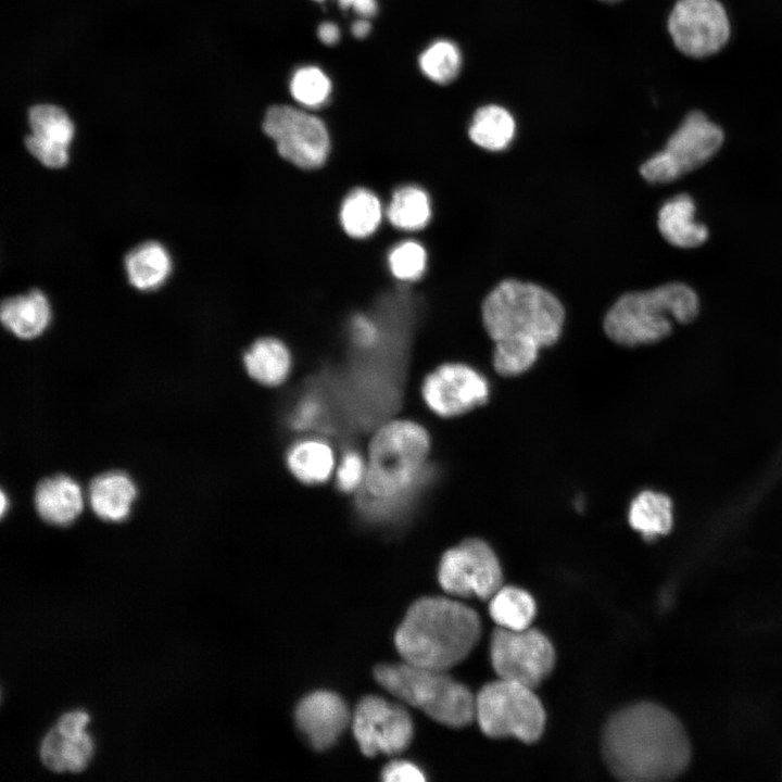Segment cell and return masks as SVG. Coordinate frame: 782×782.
<instances>
[{
    "instance_id": "6da1fadb",
    "label": "cell",
    "mask_w": 782,
    "mask_h": 782,
    "mask_svg": "<svg viewBox=\"0 0 782 782\" xmlns=\"http://www.w3.org/2000/svg\"><path fill=\"white\" fill-rule=\"evenodd\" d=\"M602 754L619 780H670L689 765L691 746L681 722L666 708L638 703L613 714L602 732Z\"/></svg>"
},
{
    "instance_id": "7a4b0ae2",
    "label": "cell",
    "mask_w": 782,
    "mask_h": 782,
    "mask_svg": "<svg viewBox=\"0 0 782 782\" xmlns=\"http://www.w3.org/2000/svg\"><path fill=\"white\" fill-rule=\"evenodd\" d=\"M481 635L479 615L466 604L443 596H426L411 605L394 644L404 661L447 670L463 661Z\"/></svg>"
},
{
    "instance_id": "3957f363",
    "label": "cell",
    "mask_w": 782,
    "mask_h": 782,
    "mask_svg": "<svg viewBox=\"0 0 782 782\" xmlns=\"http://www.w3.org/2000/svg\"><path fill=\"white\" fill-rule=\"evenodd\" d=\"M698 312L696 292L685 283L670 282L621 295L607 312L604 330L622 345L649 344L666 338L673 320L691 323Z\"/></svg>"
},
{
    "instance_id": "277c9868",
    "label": "cell",
    "mask_w": 782,
    "mask_h": 782,
    "mask_svg": "<svg viewBox=\"0 0 782 782\" xmlns=\"http://www.w3.org/2000/svg\"><path fill=\"white\" fill-rule=\"evenodd\" d=\"M482 321L495 342L509 337L534 340L541 348L557 341L564 324V308L544 288L515 279L500 282L482 303Z\"/></svg>"
},
{
    "instance_id": "5b68a950",
    "label": "cell",
    "mask_w": 782,
    "mask_h": 782,
    "mask_svg": "<svg viewBox=\"0 0 782 782\" xmlns=\"http://www.w3.org/2000/svg\"><path fill=\"white\" fill-rule=\"evenodd\" d=\"M430 451L427 430L411 419L381 425L369 441L364 488L371 499L399 497L420 477Z\"/></svg>"
},
{
    "instance_id": "8992f818",
    "label": "cell",
    "mask_w": 782,
    "mask_h": 782,
    "mask_svg": "<svg viewBox=\"0 0 782 782\" xmlns=\"http://www.w3.org/2000/svg\"><path fill=\"white\" fill-rule=\"evenodd\" d=\"M374 673L389 693L444 726L463 728L476 717V696L446 670L403 661L379 665Z\"/></svg>"
},
{
    "instance_id": "52a82bcc",
    "label": "cell",
    "mask_w": 782,
    "mask_h": 782,
    "mask_svg": "<svg viewBox=\"0 0 782 782\" xmlns=\"http://www.w3.org/2000/svg\"><path fill=\"white\" fill-rule=\"evenodd\" d=\"M475 719L487 736L533 743L544 731L545 710L533 689L499 678L476 695Z\"/></svg>"
},
{
    "instance_id": "ba28073f",
    "label": "cell",
    "mask_w": 782,
    "mask_h": 782,
    "mask_svg": "<svg viewBox=\"0 0 782 782\" xmlns=\"http://www.w3.org/2000/svg\"><path fill=\"white\" fill-rule=\"evenodd\" d=\"M722 129L702 112H691L670 136L664 150L640 167L649 182H671L707 163L721 148Z\"/></svg>"
},
{
    "instance_id": "9c48e42d",
    "label": "cell",
    "mask_w": 782,
    "mask_h": 782,
    "mask_svg": "<svg viewBox=\"0 0 782 782\" xmlns=\"http://www.w3.org/2000/svg\"><path fill=\"white\" fill-rule=\"evenodd\" d=\"M263 131L275 143L278 155L303 171H314L330 156V136L317 116L287 104L272 105L263 119Z\"/></svg>"
},
{
    "instance_id": "30bf717a",
    "label": "cell",
    "mask_w": 782,
    "mask_h": 782,
    "mask_svg": "<svg viewBox=\"0 0 782 782\" xmlns=\"http://www.w3.org/2000/svg\"><path fill=\"white\" fill-rule=\"evenodd\" d=\"M492 667L501 679L537 689L555 666V651L544 633L496 627L490 640Z\"/></svg>"
},
{
    "instance_id": "8fae6325",
    "label": "cell",
    "mask_w": 782,
    "mask_h": 782,
    "mask_svg": "<svg viewBox=\"0 0 782 782\" xmlns=\"http://www.w3.org/2000/svg\"><path fill=\"white\" fill-rule=\"evenodd\" d=\"M438 579L450 595L489 601L502 586L503 575L493 550L480 539H467L447 550Z\"/></svg>"
},
{
    "instance_id": "7c38bea8",
    "label": "cell",
    "mask_w": 782,
    "mask_h": 782,
    "mask_svg": "<svg viewBox=\"0 0 782 782\" xmlns=\"http://www.w3.org/2000/svg\"><path fill=\"white\" fill-rule=\"evenodd\" d=\"M668 30L682 53L705 58L727 43L730 23L718 0H678L668 18Z\"/></svg>"
},
{
    "instance_id": "4fadbf2b",
    "label": "cell",
    "mask_w": 782,
    "mask_h": 782,
    "mask_svg": "<svg viewBox=\"0 0 782 782\" xmlns=\"http://www.w3.org/2000/svg\"><path fill=\"white\" fill-rule=\"evenodd\" d=\"M352 730L362 753L374 757L379 753L403 752L413 737V722L400 705L382 697H363L352 716Z\"/></svg>"
},
{
    "instance_id": "5bb4252c",
    "label": "cell",
    "mask_w": 782,
    "mask_h": 782,
    "mask_svg": "<svg viewBox=\"0 0 782 782\" xmlns=\"http://www.w3.org/2000/svg\"><path fill=\"white\" fill-rule=\"evenodd\" d=\"M421 395L434 414L454 417L484 403L489 395V383L470 366L449 363L426 376Z\"/></svg>"
},
{
    "instance_id": "9a60e30c",
    "label": "cell",
    "mask_w": 782,
    "mask_h": 782,
    "mask_svg": "<svg viewBox=\"0 0 782 782\" xmlns=\"http://www.w3.org/2000/svg\"><path fill=\"white\" fill-rule=\"evenodd\" d=\"M89 716L84 710L64 714L45 736L40 758L55 772H79L93 755V741L86 731Z\"/></svg>"
},
{
    "instance_id": "2e32d148",
    "label": "cell",
    "mask_w": 782,
    "mask_h": 782,
    "mask_svg": "<svg viewBox=\"0 0 782 782\" xmlns=\"http://www.w3.org/2000/svg\"><path fill=\"white\" fill-rule=\"evenodd\" d=\"M31 134L26 136L28 152L49 168H61L68 162V146L74 125L59 106L38 104L28 111Z\"/></svg>"
},
{
    "instance_id": "e0dca14e",
    "label": "cell",
    "mask_w": 782,
    "mask_h": 782,
    "mask_svg": "<svg viewBox=\"0 0 782 782\" xmlns=\"http://www.w3.org/2000/svg\"><path fill=\"white\" fill-rule=\"evenodd\" d=\"M351 720L345 702L329 691L308 694L295 709L299 729L318 751L333 745Z\"/></svg>"
},
{
    "instance_id": "ac0fdd59",
    "label": "cell",
    "mask_w": 782,
    "mask_h": 782,
    "mask_svg": "<svg viewBox=\"0 0 782 782\" xmlns=\"http://www.w3.org/2000/svg\"><path fill=\"white\" fill-rule=\"evenodd\" d=\"M34 502L41 519L54 526L72 524L84 506L79 484L66 475L41 480L36 487Z\"/></svg>"
},
{
    "instance_id": "d6986e66",
    "label": "cell",
    "mask_w": 782,
    "mask_h": 782,
    "mask_svg": "<svg viewBox=\"0 0 782 782\" xmlns=\"http://www.w3.org/2000/svg\"><path fill=\"white\" fill-rule=\"evenodd\" d=\"M136 496L134 481L121 470L94 477L88 489L91 509L104 521L119 522L127 519Z\"/></svg>"
},
{
    "instance_id": "ffe728a7",
    "label": "cell",
    "mask_w": 782,
    "mask_h": 782,
    "mask_svg": "<svg viewBox=\"0 0 782 782\" xmlns=\"http://www.w3.org/2000/svg\"><path fill=\"white\" fill-rule=\"evenodd\" d=\"M696 206L685 193L678 194L665 202L657 218L661 236L672 245L692 249L706 242L709 232L704 224L695 219Z\"/></svg>"
},
{
    "instance_id": "44dd1931",
    "label": "cell",
    "mask_w": 782,
    "mask_h": 782,
    "mask_svg": "<svg viewBox=\"0 0 782 782\" xmlns=\"http://www.w3.org/2000/svg\"><path fill=\"white\" fill-rule=\"evenodd\" d=\"M3 326L21 339L40 336L51 319V308L47 297L38 289L25 294L7 298L0 307Z\"/></svg>"
},
{
    "instance_id": "7402d4cb",
    "label": "cell",
    "mask_w": 782,
    "mask_h": 782,
    "mask_svg": "<svg viewBox=\"0 0 782 782\" xmlns=\"http://www.w3.org/2000/svg\"><path fill=\"white\" fill-rule=\"evenodd\" d=\"M249 376L256 382L277 387L283 383L292 368V355L286 343L276 337L256 339L243 354Z\"/></svg>"
},
{
    "instance_id": "603a6c76",
    "label": "cell",
    "mask_w": 782,
    "mask_h": 782,
    "mask_svg": "<svg viewBox=\"0 0 782 782\" xmlns=\"http://www.w3.org/2000/svg\"><path fill=\"white\" fill-rule=\"evenodd\" d=\"M286 463L292 476L308 485L326 482L336 470L335 452L327 441L319 438L294 442L287 452Z\"/></svg>"
},
{
    "instance_id": "cb8c5ba5",
    "label": "cell",
    "mask_w": 782,
    "mask_h": 782,
    "mask_svg": "<svg viewBox=\"0 0 782 782\" xmlns=\"http://www.w3.org/2000/svg\"><path fill=\"white\" fill-rule=\"evenodd\" d=\"M382 217L381 199L367 187L351 189L339 206V224L344 234L354 240L374 235L380 227Z\"/></svg>"
},
{
    "instance_id": "d4e9b609",
    "label": "cell",
    "mask_w": 782,
    "mask_h": 782,
    "mask_svg": "<svg viewBox=\"0 0 782 782\" xmlns=\"http://www.w3.org/2000/svg\"><path fill=\"white\" fill-rule=\"evenodd\" d=\"M124 263L129 282L141 291L161 287L172 272V258L157 241L136 245L126 254Z\"/></svg>"
},
{
    "instance_id": "484cf974",
    "label": "cell",
    "mask_w": 782,
    "mask_h": 782,
    "mask_svg": "<svg viewBox=\"0 0 782 782\" xmlns=\"http://www.w3.org/2000/svg\"><path fill=\"white\" fill-rule=\"evenodd\" d=\"M386 217L398 230H420L431 218L430 198L419 186L408 184L399 186L390 194Z\"/></svg>"
},
{
    "instance_id": "4316f807",
    "label": "cell",
    "mask_w": 782,
    "mask_h": 782,
    "mask_svg": "<svg viewBox=\"0 0 782 782\" xmlns=\"http://www.w3.org/2000/svg\"><path fill=\"white\" fill-rule=\"evenodd\" d=\"M631 527L647 540L668 533L673 524L671 500L659 492L643 491L629 508Z\"/></svg>"
},
{
    "instance_id": "83f0119b",
    "label": "cell",
    "mask_w": 782,
    "mask_h": 782,
    "mask_svg": "<svg viewBox=\"0 0 782 782\" xmlns=\"http://www.w3.org/2000/svg\"><path fill=\"white\" fill-rule=\"evenodd\" d=\"M468 135L480 148L490 151L503 150L514 138V117L503 106L484 105L474 114Z\"/></svg>"
},
{
    "instance_id": "f1b7e54d",
    "label": "cell",
    "mask_w": 782,
    "mask_h": 782,
    "mask_svg": "<svg viewBox=\"0 0 782 782\" xmlns=\"http://www.w3.org/2000/svg\"><path fill=\"white\" fill-rule=\"evenodd\" d=\"M537 606L533 597L517 586H501L489 600V613L497 627L522 630L534 619Z\"/></svg>"
},
{
    "instance_id": "f546056e",
    "label": "cell",
    "mask_w": 782,
    "mask_h": 782,
    "mask_svg": "<svg viewBox=\"0 0 782 782\" xmlns=\"http://www.w3.org/2000/svg\"><path fill=\"white\" fill-rule=\"evenodd\" d=\"M419 67L430 80L439 85L450 84L462 68L461 50L450 40H437L420 54Z\"/></svg>"
},
{
    "instance_id": "4dcf8cb0",
    "label": "cell",
    "mask_w": 782,
    "mask_h": 782,
    "mask_svg": "<svg viewBox=\"0 0 782 782\" xmlns=\"http://www.w3.org/2000/svg\"><path fill=\"white\" fill-rule=\"evenodd\" d=\"M540 348L534 340L525 337L497 340L493 352V366L504 376L521 374L533 365Z\"/></svg>"
},
{
    "instance_id": "1f68e13d",
    "label": "cell",
    "mask_w": 782,
    "mask_h": 782,
    "mask_svg": "<svg viewBox=\"0 0 782 782\" xmlns=\"http://www.w3.org/2000/svg\"><path fill=\"white\" fill-rule=\"evenodd\" d=\"M293 99L303 106L316 109L326 104L331 93L329 77L318 67L298 68L290 81Z\"/></svg>"
},
{
    "instance_id": "d6a6232c",
    "label": "cell",
    "mask_w": 782,
    "mask_h": 782,
    "mask_svg": "<svg viewBox=\"0 0 782 782\" xmlns=\"http://www.w3.org/2000/svg\"><path fill=\"white\" fill-rule=\"evenodd\" d=\"M425 247L412 239L395 243L387 254V265L392 277L401 281H415L422 277L427 268Z\"/></svg>"
},
{
    "instance_id": "836d02e7",
    "label": "cell",
    "mask_w": 782,
    "mask_h": 782,
    "mask_svg": "<svg viewBox=\"0 0 782 782\" xmlns=\"http://www.w3.org/2000/svg\"><path fill=\"white\" fill-rule=\"evenodd\" d=\"M335 471L338 489L341 492L351 493L365 482L366 459L357 451H346Z\"/></svg>"
},
{
    "instance_id": "e575fe53",
    "label": "cell",
    "mask_w": 782,
    "mask_h": 782,
    "mask_svg": "<svg viewBox=\"0 0 782 782\" xmlns=\"http://www.w3.org/2000/svg\"><path fill=\"white\" fill-rule=\"evenodd\" d=\"M352 339L360 348H373L379 340L380 330L370 316L358 313L351 319Z\"/></svg>"
},
{
    "instance_id": "d590c367",
    "label": "cell",
    "mask_w": 782,
    "mask_h": 782,
    "mask_svg": "<svg viewBox=\"0 0 782 782\" xmlns=\"http://www.w3.org/2000/svg\"><path fill=\"white\" fill-rule=\"evenodd\" d=\"M381 778L386 782H419L425 780L422 771L406 760H394L388 764Z\"/></svg>"
},
{
    "instance_id": "8d00e7d4",
    "label": "cell",
    "mask_w": 782,
    "mask_h": 782,
    "mask_svg": "<svg viewBox=\"0 0 782 782\" xmlns=\"http://www.w3.org/2000/svg\"><path fill=\"white\" fill-rule=\"evenodd\" d=\"M320 413V402L315 398H306L297 406L292 416V424L300 429L306 428L318 418Z\"/></svg>"
},
{
    "instance_id": "74e56055",
    "label": "cell",
    "mask_w": 782,
    "mask_h": 782,
    "mask_svg": "<svg viewBox=\"0 0 782 782\" xmlns=\"http://www.w3.org/2000/svg\"><path fill=\"white\" fill-rule=\"evenodd\" d=\"M341 9L353 11L363 18H369L377 14L378 5L376 0H338Z\"/></svg>"
},
{
    "instance_id": "f35d334b",
    "label": "cell",
    "mask_w": 782,
    "mask_h": 782,
    "mask_svg": "<svg viewBox=\"0 0 782 782\" xmlns=\"http://www.w3.org/2000/svg\"><path fill=\"white\" fill-rule=\"evenodd\" d=\"M317 35L323 43L333 46L340 39V29L336 24L325 22L319 25Z\"/></svg>"
},
{
    "instance_id": "ab89813d",
    "label": "cell",
    "mask_w": 782,
    "mask_h": 782,
    "mask_svg": "<svg viewBox=\"0 0 782 782\" xmlns=\"http://www.w3.org/2000/svg\"><path fill=\"white\" fill-rule=\"evenodd\" d=\"M370 28L371 26L367 18L362 17L352 24L351 30L355 38L362 39L369 34Z\"/></svg>"
},
{
    "instance_id": "60d3db41",
    "label": "cell",
    "mask_w": 782,
    "mask_h": 782,
    "mask_svg": "<svg viewBox=\"0 0 782 782\" xmlns=\"http://www.w3.org/2000/svg\"><path fill=\"white\" fill-rule=\"evenodd\" d=\"M602 1H606V2H615V1H619V0H602Z\"/></svg>"
},
{
    "instance_id": "b9f144b4",
    "label": "cell",
    "mask_w": 782,
    "mask_h": 782,
    "mask_svg": "<svg viewBox=\"0 0 782 782\" xmlns=\"http://www.w3.org/2000/svg\"><path fill=\"white\" fill-rule=\"evenodd\" d=\"M314 1H318V2H321V1H325V0H314Z\"/></svg>"
}]
</instances>
